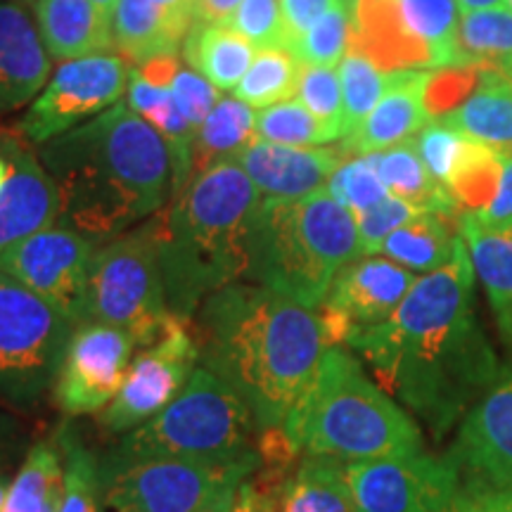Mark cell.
Returning <instances> with one entry per match:
<instances>
[{
	"label": "cell",
	"instance_id": "1",
	"mask_svg": "<svg viewBox=\"0 0 512 512\" xmlns=\"http://www.w3.org/2000/svg\"><path fill=\"white\" fill-rule=\"evenodd\" d=\"M475 280L460 238L453 259L415 280L392 316L347 339L434 437L460 425L503 368L475 316Z\"/></svg>",
	"mask_w": 512,
	"mask_h": 512
},
{
	"label": "cell",
	"instance_id": "2",
	"mask_svg": "<svg viewBox=\"0 0 512 512\" xmlns=\"http://www.w3.org/2000/svg\"><path fill=\"white\" fill-rule=\"evenodd\" d=\"M195 339L202 366L245 399L259 430L283 427L330 347L316 309L245 280L204 299Z\"/></svg>",
	"mask_w": 512,
	"mask_h": 512
},
{
	"label": "cell",
	"instance_id": "3",
	"mask_svg": "<svg viewBox=\"0 0 512 512\" xmlns=\"http://www.w3.org/2000/svg\"><path fill=\"white\" fill-rule=\"evenodd\" d=\"M38 159L60 192L57 226L93 245L152 219L174 183L169 145L126 102L43 143Z\"/></svg>",
	"mask_w": 512,
	"mask_h": 512
},
{
	"label": "cell",
	"instance_id": "4",
	"mask_svg": "<svg viewBox=\"0 0 512 512\" xmlns=\"http://www.w3.org/2000/svg\"><path fill=\"white\" fill-rule=\"evenodd\" d=\"M261 200L242 166L221 159L192 176L159 214V261L171 316L190 323L209 294L249 280Z\"/></svg>",
	"mask_w": 512,
	"mask_h": 512
},
{
	"label": "cell",
	"instance_id": "5",
	"mask_svg": "<svg viewBox=\"0 0 512 512\" xmlns=\"http://www.w3.org/2000/svg\"><path fill=\"white\" fill-rule=\"evenodd\" d=\"M283 432L294 453L339 463L413 456L422 437L411 415L375 384L342 344L325 349L311 387L297 401Z\"/></svg>",
	"mask_w": 512,
	"mask_h": 512
},
{
	"label": "cell",
	"instance_id": "6",
	"mask_svg": "<svg viewBox=\"0 0 512 512\" xmlns=\"http://www.w3.org/2000/svg\"><path fill=\"white\" fill-rule=\"evenodd\" d=\"M361 256L356 216L325 188L302 200L264 197L254 228L249 283L318 309L335 275Z\"/></svg>",
	"mask_w": 512,
	"mask_h": 512
},
{
	"label": "cell",
	"instance_id": "7",
	"mask_svg": "<svg viewBox=\"0 0 512 512\" xmlns=\"http://www.w3.org/2000/svg\"><path fill=\"white\" fill-rule=\"evenodd\" d=\"M259 434L245 399L209 368L197 366L183 392L112 451L128 458L261 463Z\"/></svg>",
	"mask_w": 512,
	"mask_h": 512
},
{
	"label": "cell",
	"instance_id": "8",
	"mask_svg": "<svg viewBox=\"0 0 512 512\" xmlns=\"http://www.w3.org/2000/svg\"><path fill=\"white\" fill-rule=\"evenodd\" d=\"M126 330L138 349L159 342L174 320L159 261V214L95 247L88 266L83 323Z\"/></svg>",
	"mask_w": 512,
	"mask_h": 512
},
{
	"label": "cell",
	"instance_id": "9",
	"mask_svg": "<svg viewBox=\"0 0 512 512\" xmlns=\"http://www.w3.org/2000/svg\"><path fill=\"white\" fill-rule=\"evenodd\" d=\"M249 463H197L128 458L112 448L100 456L102 496L110 512H207L259 470Z\"/></svg>",
	"mask_w": 512,
	"mask_h": 512
},
{
	"label": "cell",
	"instance_id": "10",
	"mask_svg": "<svg viewBox=\"0 0 512 512\" xmlns=\"http://www.w3.org/2000/svg\"><path fill=\"white\" fill-rule=\"evenodd\" d=\"M76 325L0 271V399L31 408L55 387Z\"/></svg>",
	"mask_w": 512,
	"mask_h": 512
},
{
	"label": "cell",
	"instance_id": "11",
	"mask_svg": "<svg viewBox=\"0 0 512 512\" xmlns=\"http://www.w3.org/2000/svg\"><path fill=\"white\" fill-rule=\"evenodd\" d=\"M460 17L458 0H356L349 50L384 72L451 67Z\"/></svg>",
	"mask_w": 512,
	"mask_h": 512
},
{
	"label": "cell",
	"instance_id": "12",
	"mask_svg": "<svg viewBox=\"0 0 512 512\" xmlns=\"http://www.w3.org/2000/svg\"><path fill=\"white\" fill-rule=\"evenodd\" d=\"M131 69L133 64L117 53L62 62L19 119L17 133L27 143L43 145L107 112L128 91Z\"/></svg>",
	"mask_w": 512,
	"mask_h": 512
},
{
	"label": "cell",
	"instance_id": "13",
	"mask_svg": "<svg viewBox=\"0 0 512 512\" xmlns=\"http://www.w3.org/2000/svg\"><path fill=\"white\" fill-rule=\"evenodd\" d=\"M197 366H200L197 339L188 323L174 318L159 342L133 356L119 394L98 415L100 430L105 434L138 430L183 392Z\"/></svg>",
	"mask_w": 512,
	"mask_h": 512
},
{
	"label": "cell",
	"instance_id": "14",
	"mask_svg": "<svg viewBox=\"0 0 512 512\" xmlns=\"http://www.w3.org/2000/svg\"><path fill=\"white\" fill-rule=\"evenodd\" d=\"M356 512H453L460 470L448 458L413 456L344 463Z\"/></svg>",
	"mask_w": 512,
	"mask_h": 512
},
{
	"label": "cell",
	"instance_id": "15",
	"mask_svg": "<svg viewBox=\"0 0 512 512\" xmlns=\"http://www.w3.org/2000/svg\"><path fill=\"white\" fill-rule=\"evenodd\" d=\"M136 349V339L114 325L91 320L76 325L53 387L57 408L67 418L105 411L119 394Z\"/></svg>",
	"mask_w": 512,
	"mask_h": 512
},
{
	"label": "cell",
	"instance_id": "16",
	"mask_svg": "<svg viewBox=\"0 0 512 512\" xmlns=\"http://www.w3.org/2000/svg\"><path fill=\"white\" fill-rule=\"evenodd\" d=\"M95 247L74 230L50 226L0 254V271L27 285L74 325H81Z\"/></svg>",
	"mask_w": 512,
	"mask_h": 512
},
{
	"label": "cell",
	"instance_id": "17",
	"mask_svg": "<svg viewBox=\"0 0 512 512\" xmlns=\"http://www.w3.org/2000/svg\"><path fill=\"white\" fill-rule=\"evenodd\" d=\"M418 275L387 256H361L335 275L328 297L318 306L330 347L347 344L358 328L382 323L399 309Z\"/></svg>",
	"mask_w": 512,
	"mask_h": 512
},
{
	"label": "cell",
	"instance_id": "18",
	"mask_svg": "<svg viewBox=\"0 0 512 512\" xmlns=\"http://www.w3.org/2000/svg\"><path fill=\"white\" fill-rule=\"evenodd\" d=\"M451 460L467 472V484L512 491V366L460 420Z\"/></svg>",
	"mask_w": 512,
	"mask_h": 512
},
{
	"label": "cell",
	"instance_id": "19",
	"mask_svg": "<svg viewBox=\"0 0 512 512\" xmlns=\"http://www.w3.org/2000/svg\"><path fill=\"white\" fill-rule=\"evenodd\" d=\"M0 152L10 159V176L0 190V254L50 228L60 216V192L38 152L19 133H0Z\"/></svg>",
	"mask_w": 512,
	"mask_h": 512
},
{
	"label": "cell",
	"instance_id": "20",
	"mask_svg": "<svg viewBox=\"0 0 512 512\" xmlns=\"http://www.w3.org/2000/svg\"><path fill=\"white\" fill-rule=\"evenodd\" d=\"M252 178L256 190L275 200H302L323 190L349 155L339 147H292L256 140L233 157Z\"/></svg>",
	"mask_w": 512,
	"mask_h": 512
},
{
	"label": "cell",
	"instance_id": "21",
	"mask_svg": "<svg viewBox=\"0 0 512 512\" xmlns=\"http://www.w3.org/2000/svg\"><path fill=\"white\" fill-rule=\"evenodd\" d=\"M432 69H399L392 72L387 93L377 102L366 121L344 138L342 147L351 157L373 155L387 147L413 140L432 121L427 91Z\"/></svg>",
	"mask_w": 512,
	"mask_h": 512
},
{
	"label": "cell",
	"instance_id": "22",
	"mask_svg": "<svg viewBox=\"0 0 512 512\" xmlns=\"http://www.w3.org/2000/svg\"><path fill=\"white\" fill-rule=\"evenodd\" d=\"M48 76L50 55L29 5L0 0V117L34 102Z\"/></svg>",
	"mask_w": 512,
	"mask_h": 512
},
{
	"label": "cell",
	"instance_id": "23",
	"mask_svg": "<svg viewBox=\"0 0 512 512\" xmlns=\"http://www.w3.org/2000/svg\"><path fill=\"white\" fill-rule=\"evenodd\" d=\"M458 233L470 252L472 268L512 361V223H486L465 211L458 219Z\"/></svg>",
	"mask_w": 512,
	"mask_h": 512
},
{
	"label": "cell",
	"instance_id": "24",
	"mask_svg": "<svg viewBox=\"0 0 512 512\" xmlns=\"http://www.w3.org/2000/svg\"><path fill=\"white\" fill-rule=\"evenodd\" d=\"M36 24L50 60L114 53L112 17L91 0H36Z\"/></svg>",
	"mask_w": 512,
	"mask_h": 512
},
{
	"label": "cell",
	"instance_id": "25",
	"mask_svg": "<svg viewBox=\"0 0 512 512\" xmlns=\"http://www.w3.org/2000/svg\"><path fill=\"white\" fill-rule=\"evenodd\" d=\"M190 27L188 12L164 10L150 0H119L112 12L114 53L138 67L155 55L178 53Z\"/></svg>",
	"mask_w": 512,
	"mask_h": 512
},
{
	"label": "cell",
	"instance_id": "26",
	"mask_svg": "<svg viewBox=\"0 0 512 512\" xmlns=\"http://www.w3.org/2000/svg\"><path fill=\"white\" fill-rule=\"evenodd\" d=\"M470 95L444 112L439 121L465 138L512 155V79L496 72H477Z\"/></svg>",
	"mask_w": 512,
	"mask_h": 512
},
{
	"label": "cell",
	"instance_id": "27",
	"mask_svg": "<svg viewBox=\"0 0 512 512\" xmlns=\"http://www.w3.org/2000/svg\"><path fill=\"white\" fill-rule=\"evenodd\" d=\"M126 105L131 107L138 117H143L155 131L166 140L171 152V166H174V183H171V197H176L185 185L190 183V164H192V145H195L197 128L178 112L174 95L166 88H157L147 83L138 69H131L128 79Z\"/></svg>",
	"mask_w": 512,
	"mask_h": 512
},
{
	"label": "cell",
	"instance_id": "28",
	"mask_svg": "<svg viewBox=\"0 0 512 512\" xmlns=\"http://www.w3.org/2000/svg\"><path fill=\"white\" fill-rule=\"evenodd\" d=\"M368 157L377 174H380L384 188L389 190V195L401 197V200L413 204L420 211H427V214H439L453 221L460 219L463 211H460L458 202L427 171L418 150H415L413 140L387 147L382 152H373Z\"/></svg>",
	"mask_w": 512,
	"mask_h": 512
},
{
	"label": "cell",
	"instance_id": "29",
	"mask_svg": "<svg viewBox=\"0 0 512 512\" xmlns=\"http://www.w3.org/2000/svg\"><path fill=\"white\" fill-rule=\"evenodd\" d=\"M254 46L228 24L192 22L183 41V60L219 91H235L254 60Z\"/></svg>",
	"mask_w": 512,
	"mask_h": 512
},
{
	"label": "cell",
	"instance_id": "30",
	"mask_svg": "<svg viewBox=\"0 0 512 512\" xmlns=\"http://www.w3.org/2000/svg\"><path fill=\"white\" fill-rule=\"evenodd\" d=\"M451 67L496 72L512 79V10L508 5L465 12L460 17Z\"/></svg>",
	"mask_w": 512,
	"mask_h": 512
},
{
	"label": "cell",
	"instance_id": "31",
	"mask_svg": "<svg viewBox=\"0 0 512 512\" xmlns=\"http://www.w3.org/2000/svg\"><path fill=\"white\" fill-rule=\"evenodd\" d=\"M280 512H356L344 463L325 456H302L278 494Z\"/></svg>",
	"mask_w": 512,
	"mask_h": 512
},
{
	"label": "cell",
	"instance_id": "32",
	"mask_svg": "<svg viewBox=\"0 0 512 512\" xmlns=\"http://www.w3.org/2000/svg\"><path fill=\"white\" fill-rule=\"evenodd\" d=\"M453 219L439 214H420L413 221L396 228L384 240L382 252L394 264H399L415 275L432 273L446 266L456 254L460 233L451 228ZM458 223V221H456Z\"/></svg>",
	"mask_w": 512,
	"mask_h": 512
},
{
	"label": "cell",
	"instance_id": "33",
	"mask_svg": "<svg viewBox=\"0 0 512 512\" xmlns=\"http://www.w3.org/2000/svg\"><path fill=\"white\" fill-rule=\"evenodd\" d=\"M256 114L240 98L221 95L207 121L197 128L192 145L190 178L202 174L221 159H233L238 152L256 143Z\"/></svg>",
	"mask_w": 512,
	"mask_h": 512
},
{
	"label": "cell",
	"instance_id": "34",
	"mask_svg": "<svg viewBox=\"0 0 512 512\" xmlns=\"http://www.w3.org/2000/svg\"><path fill=\"white\" fill-rule=\"evenodd\" d=\"M64 484L62 451L55 437L31 446L15 482L8 489L3 512H46L53 503H60Z\"/></svg>",
	"mask_w": 512,
	"mask_h": 512
},
{
	"label": "cell",
	"instance_id": "35",
	"mask_svg": "<svg viewBox=\"0 0 512 512\" xmlns=\"http://www.w3.org/2000/svg\"><path fill=\"white\" fill-rule=\"evenodd\" d=\"M55 441L62 451L64 484L57 512H102L105 496H102L100 458L83 444L81 434L74 425L64 422L55 432Z\"/></svg>",
	"mask_w": 512,
	"mask_h": 512
},
{
	"label": "cell",
	"instance_id": "36",
	"mask_svg": "<svg viewBox=\"0 0 512 512\" xmlns=\"http://www.w3.org/2000/svg\"><path fill=\"white\" fill-rule=\"evenodd\" d=\"M299 74H302V62L294 57L292 50L283 46L261 48L233 93L249 107L266 110L278 102L292 100L299 86Z\"/></svg>",
	"mask_w": 512,
	"mask_h": 512
},
{
	"label": "cell",
	"instance_id": "37",
	"mask_svg": "<svg viewBox=\"0 0 512 512\" xmlns=\"http://www.w3.org/2000/svg\"><path fill=\"white\" fill-rule=\"evenodd\" d=\"M339 81H342L344 98V138H347L366 121L387 93L392 72H384L368 55L349 50L339 62Z\"/></svg>",
	"mask_w": 512,
	"mask_h": 512
},
{
	"label": "cell",
	"instance_id": "38",
	"mask_svg": "<svg viewBox=\"0 0 512 512\" xmlns=\"http://www.w3.org/2000/svg\"><path fill=\"white\" fill-rule=\"evenodd\" d=\"M413 145L418 150L422 164L427 166V171L446 190L486 147L465 138L463 133H458L456 128L446 126L439 119L430 121V124L422 128L418 136L413 138Z\"/></svg>",
	"mask_w": 512,
	"mask_h": 512
},
{
	"label": "cell",
	"instance_id": "39",
	"mask_svg": "<svg viewBox=\"0 0 512 512\" xmlns=\"http://www.w3.org/2000/svg\"><path fill=\"white\" fill-rule=\"evenodd\" d=\"M256 136L275 145L316 147L337 140L323 121H318L299 100H285L256 114Z\"/></svg>",
	"mask_w": 512,
	"mask_h": 512
},
{
	"label": "cell",
	"instance_id": "40",
	"mask_svg": "<svg viewBox=\"0 0 512 512\" xmlns=\"http://www.w3.org/2000/svg\"><path fill=\"white\" fill-rule=\"evenodd\" d=\"M351 31H354V8L337 5L325 12L313 27L299 36L290 48L294 57L302 64L313 67H335L344 60L351 46Z\"/></svg>",
	"mask_w": 512,
	"mask_h": 512
},
{
	"label": "cell",
	"instance_id": "41",
	"mask_svg": "<svg viewBox=\"0 0 512 512\" xmlns=\"http://www.w3.org/2000/svg\"><path fill=\"white\" fill-rule=\"evenodd\" d=\"M297 98L306 110H309L318 121H323L337 138H344L342 81H339V72L335 67L302 64Z\"/></svg>",
	"mask_w": 512,
	"mask_h": 512
},
{
	"label": "cell",
	"instance_id": "42",
	"mask_svg": "<svg viewBox=\"0 0 512 512\" xmlns=\"http://www.w3.org/2000/svg\"><path fill=\"white\" fill-rule=\"evenodd\" d=\"M325 190L354 216L375 207V204H380L389 195V190L384 188L382 178L375 171L368 155L349 157L347 162L339 164L335 174L330 176L328 185H325Z\"/></svg>",
	"mask_w": 512,
	"mask_h": 512
},
{
	"label": "cell",
	"instance_id": "43",
	"mask_svg": "<svg viewBox=\"0 0 512 512\" xmlns=\"http://www.w3.org/2000/svg\"><path fill=\"white\" fill-rule=\"evenodd\" d=\"M228 27L254 48H285V22L280 0H242Z\"/></svg>",
	"mask_w": 512,
	"mask_h": 512
},
{
	"label": "cell",
	"instance_id": "44",
	"mask_svg": "<svg viewBox=\"0 0 512 512\" xmlns=\"http://www.w3.org/2000/svg\"><path fill=\"white\" fill-rule=\"evenodd\" d=\"M427 214L420 211L413 204H408L401 197L387 195L380 204L370 207L361 214H356V226H358V238H361V252L363 256H377L382 252L384 240L394 233L396 228H401L403 223L413 221L415 216Z\"/></svg>",
	"mask_w": 512,
	"mask_h": 512
},
{
	"label": "cell",
	"instance_id": "45",
	"mask_svg": "<svg viewBox=\"0 0 512 512\" xmlns=\"http://www.w3.org/2000/svg\"><path fill=\"white\" fill-rule=\"evenodd\" d=\"M171 95H174L178 112L195 128H200L207 121L216 102H219V88L204 79L202 74H197L195 69L178 72L174 86H171Z\"/></svg>",
	"mask_w": 512,
	"mask_h": 512
},
{
	"label": "cell",
	"instance_id": "46",
	"mask_svg": "<svg viewBox=\"0 0 512 512\" xmlns=\"http://www.w3.org/2000/svg\"><path fill=\"white\" fill-rule=\"evenodd\" d=\"M337 5H347L342 0H280L285 22V48H290L299 36H304L325 12Z\"/></svg>",
	"mask_w": 512,
	"mask_h": 512
},
{
	"label": "cell",
	"instance_id": "47",
	"mask_svg": "<svg viewBox=\"0 0 512 512\" xmlns=\"http://www.w3.org/2000/svg\"><path fill=\"white\" fill-rule=\"evenodd\" d=\"M453 512H512V491L463 484Z\"/></svg>",
	"mask_w": 512,
	"mask_h": 512
},
{
	"label": "cell",
	"instance_id": "48",
	"mask_svg": "<svg viewBox=\"0 0 512 512\" xmlns=\"http://www.w3.org/2000/svg\"><path fill=\"white\" fill-rule=\"evenodd\" d=\"M477 216L486 223H512V155H503L498 188L491 202L482 211H477Z\"/></svg>",
	"mask_w": 512,
	"mask_h": 512
},
{
	"label": "cell",
	"instance_id": "49",
	"mask_svg": "<svg viewBox=\"0 0 512 512\" xmlns=\"http://www.w3.org/2000/svg\"><path fill=\"white\" fill-rule=\"evenodd\" d=\"M233 512H280L278 491L268 489L254 475L247 477L235 494Z\"/></svg>",
	"mask_w": 512,
	"mask_h": 512
},
{
	"label": "cell",
	"instance_id": "50",
	"mask_svg": "<svg viewBox=\"0 0 512 512\" xmlns=\"http://www.w3.org/2000/svg\"><path fill=\"white\" fill-rule=\"evenodd\" d=\"M136 69L147 83L169 91V88L174 86L178 72L183 69V62L178 53H162V55L150 57V60H145L143 64H138Z\"/></svg>",
	"mask_w": 512,
	"mask_h": 512
},
{
	"label": "cell",
	"instance_id": "51",
	"mask_svg": "<svg viewBox=\"0 0 512 512\" xmlns=\"http://www.w3.org/2000/svg\"><path fill=\"white\" fill-rule=\"evenodd\" d=\"M242 0H195L192 3V22L228 24Z\"/></svg>",
	"mask_w": 512,
	"mask_h": 512
},
{
	"label": "cell",
	"instance_id": "52",
	"mask_svg": "<svg viewBox=\"0 0 512 512\" xmlns=\"http://www.w3.org/2000/svg\"><path fill=\"white\" fill-rule=\"evenodd\" d=\"M15 441H17L15 427H12L10 422L0 420V460L8 458V453L15 448Z\"/></svg>",
	"mask_w": 512,
	"mask_h": 512
},
{
	"label": "cell",
	"instance_id": "53",
	"mask_svg": "<svg viewBox=\"0 0 512 512\" xmlns=\"http://www.w3.org/2000/svg\"><path fill=\"white\" fill-rule=\"evenodd\" d=\"M508 0H458L460 12H477V10H491V8H503Z\"/></svg>",
	"mask_w": 512,
	"mask_h": 512
},
{
	"label": "cell",
	"instance_id": "54",
	"mask_svg": "<svg viewBox=\"0 0 512 512\" xmlns=\"http://www.w3.org/2000/svg\"><path fill=\"white\" fill-rule=\"evenodd\" d=\"M150 3H155V5H159V8H164V10L188 12V15H192L190 0H150Z\"/></svg>",
	"mask_w": 512,
	"mask_h": 512
},
{
	"label": "cell",
	"instance_id": "55",
	"mask_svg": "<svg viewBox=\"0 0 512 512\" xmlns=\"http://www.w3.org/2000/svg\"><path fill=\"white\" fill-rule=\"evenodd\" d=\"M91 3L102 12V15L112 17L114 8H117V5H119V0H91Z\"/></svg>",
	"mask_w": 512,
	"mask_h": 512
},
{
	"label": "cell",
	"instance_id": "56",
	"mask_svg": "<svg viewBox=\"0 0 512 512\" xmlns=\"http://www.w3.org/2000/svg\"><path fill=\"white\" fill-rule=\"evenodd\" d=\"M238 494V491H235ZM235 494H230L226 498H221L219 503L214 505V508H209L207 512H233V503H235Z\"/></svg>",
	"mask_w": 512,
	"mask_h": 512
},
{
	"label": "cell",
	"instance_id": "57",
	"mask_svg": "<svg viewBox=\"0 0 512 512\" xmlns=\"http://www.w3.org/2000/svg\"><path fill=\"white\" fill-rule=\"evenodd\" d=\"M10 176V159L5 157V152H0V190H3L5 181H8Z\"/></svg>",
	"mask_w": 512,
	"mask_h": 512
},
{
	"label": "cell",
	"instance_id": "58",
	"mask_svg": "<svg viewBox=\"0 0 512 512\" xmlns=\"http://www.w3.org/2000/svg\"><path fill=\"white\" fill-rule=\"evenodd\" d=\"M8 482H5V477L0 475V512H3V508H5V501H8Z\"/></svg>",
	"mask_w": 512,
	"mask_h": 512
},
{
	"label": "cell",
	"instance_id": "59",
	"mask_svg": "<svg viewBox=\"0 0 512 512\" xmlns=\"http://www.w3.org/2000/svg\"><path fill=\"white\" fill-rule=\"evenodd\" d=\"M57 508H60V503H53L50 508H46V512H57Z\"/></svg>",
	"mask_w": 512,
	"mask_h": 512
},
{
	"label": "cell",
	"instance_id": "60",
	"mask_svg": "<svg viewBox=\"0 0 512 512\" xmlns=\"http://www.w3.org/2000/svg\"><path fill=\"white\" fill-rule=\"evenodd\" d=\"M342 3H347L349 8H354V5H356V0H342Z\"/></svg>",
	"mask_w": 512,
	"mask_h": 512
},
{
	"label": "cell",
	"instance_id": "61",
	"mask_svg": "<svg viewBox=\"0 0 512 512\" xmlns=\"http://www.w3.org/2000/svg\"><path fill=\"white\" fill-rule=\"evenodd\" d=\"M17 3H24V5H29V3H36V0H17Z\"/></svg>",
	"mask_w": 512,
	"mask_h": 512
},
{
	"label": "cell",
	"instance_id": "62",
	"mask_svg": "<svg viewBox=\"0 0 512 512\" xmlns=\"http://www.w3.org/2000/svg\"><path fill=\"white\" fill-rule=\"evenodd\" d=\"M505 5H508V8L512 10V0H508V3H505Z\"/></svg>",
	"mask_w": 512,
	"mask_h": 512
},
{
	"label": "cell",
	"instance_id": "63",
	"mask_svg": "<svg viewBox=\"0 0 512 512\" xmlns=\"http://www.w3.org/2000/svg\"><path fill=\"white\" fill-rule=\"evenodd\" d=\"M192 3H195V0H190V5H192Z\"/></svg>",
	"mask_w": 512,
	"mask_h": 512
}]
</instances>
